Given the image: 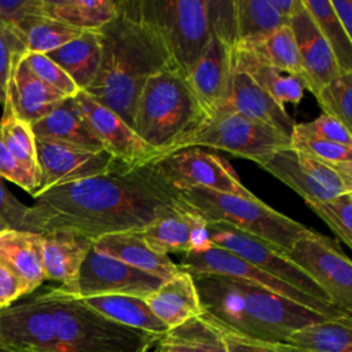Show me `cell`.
<instances>
[{
	"instance_id": "1",
	"label": "cell",
	"mask_w": 352,
	"mask_h": 352,
	"mask_svg": "<svg viewBox=\"0 0 352 352\" xmlns=\"http://www.w3.org/2000/svg\"><path fill=\"white\" fill-rule=\"evenodd\" d=\"M23 231H67L94 242L117 232H136L170 209L183 206L179 191L160 173L154 161H120L106 173L59 184L33 195Z\"/></svg>"
},
{
	"instance_id": "2",
	"label": "cell",
	"mask_w": 352,
	"mask_h": 352,
	"mask_svg": "<svg viewBox=\"0 0 352 352\" xmlns=\"http://www.w3.org/2000/svg\"><path fill=\"white\" fill-rule=\"evenodd\" d=\"M158 338L106 319L62 286L0 308L8 352H148Z\"/></svg>"
},
{
	"instance_id": "3",
	"label": "cell",
	"mask_w": 352,
	"mask_h": 352,
	"mask_svg": "<svg viewBox=\"0 0 352 352\" xmlns=\"http://www.w3.org/2000/svg\"><path fill=\"white\" fill-rule=\"evenodd\" d=\"M100 65L84 92L131 125L136 99L146 81L173 66L155 29L143 18L139 0H120L113 21L98 30Z\"/></svg>"
},
{
	"instance_id": "4",
	"label": "cell",
	"mask_w": 352,
	"mask_h": 352,
	"mask_svg": "<svg viewBox=\"0 0 352 352\" xmlns=\"http://www.w3.org/2000/svg\"><path fill=\"white\" fill-rule=\"evenodd\" d=\"M202 316L227 331L270 341L286 342L297 329L327 319L315 311L241 279L192 275Z\"/></svg>"
},
{
	"instance_id": "5",
	"label": "cell",
	"mask_w": 352,
	"mask_h": 352,
	"mask_svg": "<svg viewBox=\"0 0 352 352\" xmlns=\"http://www.w3.org/2000/svg\"><path fill=\"white\" fill-rule=\"evenodd\" d=\"M139 8L162 40L173 67L186 77L213 32L234 45L232 0H139Z\"/></svg>"
},
{
	"instance_id": "6",
	"label": "cell",
	"mask_w": 352,
	"mask_h": 352,
	"mask_svg": "<svg viewBox=\"0 0 352 352\" xmlns=\"http://www.w3.org/2000/svg\"><path fill=\"white\" fill-rule=\"evenodd\" d=\"M205 120L206 116L186 76L169 66L151 76L143 85L131 126L161 157Z\"/></svg>"
},
{
	"instance_id": "7",
	"label": "cell",
	"mask_w": 352,
	"mask_h": 352,
	"mask_svg": "<svg viewBox=\"0 0 352 352\" xmlns=\"http://www.w3.org/2000/svg\"><path fill=\"white\" fill-rule=\"evenodd\" d=\"M182 204L208 224L223 223L286 253L308 228L279 213L256 195L243 197L206 188L177 190Z\"/></svg>"
},
{
	"instance_id": "8",
	"label": "cell",
	"mask_w": 352,
	"mask_h": 352,
	"mask_svg": "<svg viewBox=\"0 0 352 352\" xmlns=\"http://www.w3.org/2000/svg\"><path fill=\"white\" fill-rule=\"evenodd\" d=\"M289 146L290 138L286 135L268 125L245 118L226 106L175 143L164 155L187 147H206L252 160L258 165L272 153Z\"/></svg>"
},
{
	"instance_id": "9",
	"label": "cell",
	"mask_w": 352,
	"mask_h": 352,
	"mask_svg": "<svg viewBox=\"0 0 352 352\" xmlns=\"http://www.w3.org/2000/svg\"><path fill=\"white\" fill-rule=\"evenodd\" d=\"M285 254L329 296L333 305L352 314V263L334 241L308 228Z\"/></svg>"
},
{
	"instance_id": "10",
	"label": "cell",
	"mask_w": 352,
	"mask_h": 352,
	"mask_svg": "<svg viewBox=\"0 0 352 352\" xmlns=\"http://www.w3.org/2000/svg\"><path fill=\"white\" fill-rule=\"evenodd\" d=\"M179 256H180V264H179L180 268L190 272L191 275L212 274V275H221V276L241 279L248 283L267 289L287 300H292L305 308L315 311L316 314L327 319L351 316L334 305L312 298L311 296L300 292L292 285L260 270L258 267L248 263L246 260L232 254L228 250L212 246L204 252H187Z\"/></svg>"
},
{
	"instance_id": "11",
	"label": "cell",
	"mask_w": 352,
	"mask_h": 352,
	"mask_svg": "<svg viewBox=\"0 0 352 352\" xmlns=\"http://www.w3.org/2000/svg\"><path fill=\"white\" fill-rule=\"evenodd\" d=\"M160 173L176 190L206 188L252 197L236 172L223 157L202 147H187L154 160Z\"/></svg>"
},
{
	"instance_id": "12",
	"label": "cell",
	"mask_w": 352,
	"mask_h": 352,
	"mask_svg": "<svg viewBox=\"0 0 352 352\" xmlns=\"http://www.w3.org/2000/svg\"><path fill=\"white\" fill-rule=\"evenodd\" d=\"M208 231L212 246L228 250L312 298L333 305L329 296L275 246L223 223H209Z\"/></svg>"
},
{
	"instance_id": "13",
	"label": "cell",
	"mask_w": 352,
	"mask_h": 352,
	"mask_svg": "<svg viewBox=\"0 0 352 352\" xmlns=\"http://www.w3.org/2000/svg\"><path fill=\"white\" fill-rule=\"evenodd\" d=\"M162 282L92 246L80 267L73 286L67 292L78 298L111 294L146 298Z\"/></svg>"
},
{
	"instance_id": "14",
	"label": "cell",
	"mask_w": 352,
	"mask_h": 352,
	"mask_svg": "<svg viewBox=\"0 0 352 352\" xmlns=\"http://www.w3.org/2000/svg\"><path fill=\"white\" fill-rule=\"evenodd\" d=\"M36 150L40 169V183L36 194L59 184L106 173L121 161L107 150L89 151L41 139H36Z\"/></svg>"
},
{
	"instance_id": "15",
	"label": "cell",
	"mask_w": 352,
	"mask_h": 352,
	"mask_svg": "<svg viewBox=\"0 0 352 352\" xmlns=\"http://www.w3.org/2000/svg\"><path fill=\"white\" fill-rule=\"evenodd\" d=\"M73 100L103 148L113 157L128 164H146L157 160L160 153L144 143L117 113L78 91Z\"/></svg>"
},
{
	"instance_id": "16",
	"label": "cell",
	"mask_w": 352,
	"mask_h": 352,
	"mask_svg": "<svg viewBox=\"0 0 352 352\" xmlns=\"http://www.w3.org/2000/svg\"><path fill=\"white\" fill-rule=\"evenodd\" d=\"M231 50L232 44L213 32L205 52L186 77L206 118L226 107L228 102L232 72Z\"/></svg>"
},
{
	"instance_id": "17",
	"label": "cell",
	"mask_w": 352,
	"mask_h": 352,
	"mask_svg": "<svg viewBox=\"0 0 352 352\" xmlns=\"http://www.w3.org/2000/svg\"><path fill=\"white\" fill-rule=\"evenodd\" d=\"M289 28L297 45L304 88L316 95L320 88L341 74V70L333 51L301 0H298L296 10L289 18Z\"/></svg>"
},
{
	"instance_id": "18",
	"label": "cell",
	"mask_w": 352,
	"mask_h": 352,
	"mask_svg": "<svg viewBox=\"0 0 352 352\" xmlns=\"http://www.w3.org/2000/svg\"><path fill=\"white\" fill-rule=\"evenodd\" d=\"M236 114L268 125L290 138L296 122L283 106H279L245 72L232 66L230 96L226 104Z\"/></svg>"
},
{
	"instance_id": "19",
	"label": "cell",
	"mask_w": 352,
	"mask_h": 352,
	"mask_svg": "<svg viewBox=\"0 0 352 352\" xmlns=\"http://www.w3.org/2000/svg\"><path fill=\"white\" fill-rule=\"evenodd\" d=\"M144 301L153 315L165 324L168 330L202 315V307L192 275L184 270H180L172 278L164 280Z\"/></svg>"
},
{
	"instance_id": "20",
	"label": "cell",
	"mask_w": 352,
	"mask_h": 352,
	"mask_svg": "<svg viewBox=\"0 0 352 352\" xmlns=\"http://www.w3.org/2000/svg\"><path fill=\"white\" fill-rule=\"evenodd\" d=\"M6 96L11 100L15 113L29 124L41 120L67 99L38 80L25 65L22 55L14 60Z\"/></svg>"
},
{
	"instance_id": "21",
	"label": "cell",
	"mask_w": 352,
	"mask_h": 352,
	"mask_svg": "<svg viewBox=\"0 0 352 352\" xmlns=\"http://www.w3.org/2000/svg\"><path fill=\"white\" fill-rule=\"evenodd\" d=\"M94 248L116 260H120L139 271L166 280L182 268L168 254L154 252L136 232H117L100 236Z\"/></svg>"
},
{
	"instance_id": "22",
	"label": "cell",
	"mask_w": 352,
	"mask_h": 352,
	"mask_svg": "<svg viewBox=\"0 0 352 352\" xmlns=\"http://www.w3.org/2000/svg\"><path fill=\"white\" fill-rule=\"evenodd\" d=\"M43 267L45 280L59 282L69 290L87 257L94 241L67 231L43 234Z\"/></svg>"
},
{
	"instance_id": "23",
	"label": "cell",
	"mask_w": 352,
	"mask_h": 352,
	"mask_svg": "<svg viewBox=\"0 0 352 352\" xmlns=\"http://www.w3.org/2000/svg\"><path fill=\"white\" fill-rule=\"evenodd\" d=\"M0 261L4 263L32 294L43 282V236L30 231L6 228L0 232Z\"/></svg>"
},
{
	"instance_id": "24",
	"label": "cell",
	"mask_w": 352,
	"mask_h": 352,
	"mask_svg": "<svg viewBox=\"0 0 352 352\" xmlns=\"http://www.w3.org/2000/svg\"><path fill=\"white\" fill-rule=\"evenodd\" d=\"M36 139L59 142L89 151L104 150L81 117L73 98L65 99L50 114L30 124Z\"/></svg>"
},
{
	"instance_id": "25",
	"label": "cell",
	"mask_w": 352,
	"mask_h": 352,
	"mask_svg": "<svg viewBox=\"0 0 352 352\" xmlns=\"http://www.w3.org/2000/svg\"><path fill=\"white\" fill-rule=\"evenodd\" d=\"M234 45L249 48L289 25L272 0H232Z\"/></svg>"
},
{
	"instance_id": "26",
	"label": "cell",
	"mask_w": 352,
	"mask_h": 352,
	"mask_svg": "<svg viewBox=\"0 0 352 352\" xmlns=\"http://www.w3.org/2000/svg\"><path fill=\"white\" fill-rule=\"evenodd\" d=\"M231 62L234 67L245 72L279 106L300 103L305 88L298 78L270 66L253 52L238 47L231 50Z\"/></svg>"
},
{
	"instance_id": "27",
	"label": "cell",
	"mask_w": 352,
	"mask_h": 352,
	"mask_svg": "<svg viewBox=\"0 0 352 352\" xmlns=\"http://www.w3.org/2000/svg\"><path fill=\"white\" fill-rule=\"evenodd\" d=\"M100 36L98 30H84L58 50L47 54L73 80L80 91L94 82L100 65Z\"/></svg>"
},
{
	"instance_id": "28",
	"label": "cell",
	"mask_w": 352,
	"mask_h": 352,
	"mask_svg": "<svg viewBox=\"0 0 352 352\" xmlns=\"http://www.w3.org/2000/svg\"><path fill=\"white\" fill-rule=\"evenodd\" d=\"M89 308L106 319L124 327L140 330L153 336H164L168 329L150 311L144 298L124 294L95 296L81 298Z\"/></svg>"
},
{
	"instance_id": "29",
	"label": "cell",
	"mask_w": 352,
	"mask_h": 352,
	"mask_svg": "<svg viewBox=\"0 0 352 352\" xmlns=\"http://www.w3.org/2000/svg\"><path fill=\"white\" fill-rule=\"evenodd\" d=\"M120 0H43L44 15L78 30H99L114 19Z\"/></svg>"
},
{
	"instance_id": "30",
	"label": "cell",
	"mask_w": 352,
	"mask_h": 352,
	"mask_svg": "<svg viewBox=\"0 0 352 352\" xmlns=\"http://www.w3.org/2000/svg\"><path fill=\"white\" fill-rule=\"evenodd\" d=\"M352 319H323L294 330L285 344L297 352H352Z\"/></svg>"
},
{
	"instance_id": "31",
	"label": "cell",
	"mask_w": 352,
	"mask_h": 352,
	"mask_svg": "<svg viewBox=\"0 0 352 352\" xmlns=\"http://www.w3.org/2000/svg\"><path fill=\"white\" fill-rule=\"evenodd\" d=\"M138 234L157 253H187L191 250V210L184 205L170 209Z\"/></svg>"
},
{
	"instance_id": "32",
	"label": "cell",
	"mask_w": 352,
	"mask_h": 352,
	"mask_svg": "<svg viewBox=\"0 0 352 352\" xmlns=\"http://www.w3.org/2000/svg\"><path fill=\"white\" fill-rule=\"evenodd\" d=\"M157 346L158 352H228L220 330L202 315L168 330Z\"/></svg>"
},
{
	"instance_id": "33",
	"label": "cell",
	"mask_w": 352,
	"mask_h": 352,
	"mask_svg": "<svg viewBox=\"0 0 352 352\" xmlns=\"http://www.w3.org/2000/svg\"><path fill=\"white\" fill-rule=\"evenodd\" d=\"M258 165L294 190L307 204L322 202L334 197L301 168L296 150L290 146L272 153Z\"/></svg>"
},
{
	"instance_id": "34",
	"label": "cell",
	"mask_w": 352,
	"mask_h": 352,
	"mask_svg": "<svg viewBox=\"0 0 352 352\" xmlns=\"http://www.w3.org/2000/svg\"><path fill=\"white\" fill-rule=\"evenodd\" d=\"M82 32L45 15L32 16L14 28V33L23 44L25 52L45 55L76 38Z\"/></svg>"
},
{
	"instance_id": "35",
	"label": "cell",
	"mask_w": 352,
	"mask_h": 352,
	"mask_svg": "<svg viewBox=\"0 0 352 352\" xmlns=\"http://www.w3.org/2000/svg\"><path fill=\"white\" fill-rule=\"evenodd\" d=\"M0 140L7 150L38 180L40 169L37 161L36 138L29 122L23 121L14 110L11 100L6 96L0 118Z\"/></svg>"
},
{
	"instance_id": "36",
	"label": "cell",
	"mask_w": 352,
	"mask_h": 352,
	"mask_svg": "<svg viewBox=\"0 0 352 352\" xmlns=\"http://www.w3.org/2000/svg\"><path fill=\"white\" fill-rule=\"evenodd\" d=\"M329 44L341 73L352 72V38L338 22L329 0H301Z\"/></svg>"
},
{
	"instance_id": "37",
	"label": "cell",
	"mask_w": 352,
	"mask_h": 352,
	"mask_svg": "<svg viewBox=\"0 0 352 352\" xmlns=\"http://www.w3.org/2000/svg\"><path fill=\"white\" fill-rule=\"evenodd\" d=\"M242 50H248L253 52L257 58H260L270 66L283 73H287L302 82V70H301L300 56H298L297 45L289 25L279 28L270 37L260 41L258 44L249 48H242Z\"/></svg>"
},
{
	"instance_id": "38",
	"label": "cell",
	"mask_w": 352,
	"mask_h": 352,
	"mask_svg": "<svg viewBox=\"0 0 352 352\" xmlns=\"http://www.w3.org/2000/svg\"><path fill=\"white\" fill-rule=\"evenodd\" d=\"M323 114L352 128V72L338 74L315 95Z\"/></svg>"
},
{
	"instance_id": "39",
	"label": "cell",
	"mask_w": 352,
	"mask_h": 352,
	"mask_svg": "<svg viewBox=\"0 0 352 352\" xmlns=\"http://www.w3.org/2000/svg\"><path fill=\"white\" fill-rule=\"evenodd\" d=\"M307 205L329 226L342 243L352 248V192Z\"/></svg>"
},
{
	"instance_id": "40",
	"label": "cell",
	"mask_w": 352,
	"mask_h": 352,
	"mask_svg": "<svg viewBox=\"0 0 352 352\" xmlns=\"http://www.w3.org/2000/svg\"><path fill=\"white\" fill-rule=\"evenodd\" d=\"M290 147L327 162L352 161V148L345 147L309 132L304 122L296 124L290 135Z\"/></svg>"
},
{
	"instance_id": "41",
	"label": "cell",
	"mask_w": 352,
	"mask_h": 352,
	"mask_svg": "<svg viewBox=\"0 0 352 352\" xmlns=\"http://www.w3.org/2000/svg\"><path fill=\"white\" fill-rule=\"evenodd\" d=\"M22 59L38 80L65 96L73 98L80 91L69 74L45 54L25 52L22 54Z\"/></svg>"
},
{
	"instance_id": "42",
	"label": "cell",
	"mask_w": 352,
	"mask_h": 352,
	"mask_svg": "<svg viewBox=\"0 0 352 352\" xmlns=\"http://www.w3.org/2000/svg\"><path fill=\"white\" fill-rule=\"evenodd\" d=\"M0 177L8 180L22 190L34 195L38 188V180L7 150L0 140Z\"/></svg>"
},
{
	"instance_id": "43",
	"label": "cell",
	"mask_w": 352,
	"mask_h": 352,
	"mask_svg": "<svg viewBox=\"0 0 352 352\" xmlns=\"http://www.w3.org/2000/svg\"><path fill=\"white\" fill-rule=\"evenodd\" d=\"M217 329L221 333V340L228 352H297L294 348L289 346L285 342H270L256 340L227 331L221 327Z\"/></svg>"
},
{
	"instance_id": "44",
	"label": "cell",
	"mask_w": 352,
	"mask_h": 352,
	"mask_svg": "<svg viewBox=\"0 0 352 352\" xmlns=\"http://www.w3.org/2000/svg\"><path fill=\"white\" fill-rule=\"evenodd\" d=\"M304 125L309 132L322 139L352 148V131L327 114H322L311 122H304Z\"/></svg>"
},
{
	"instance_id": "45",
	"label": "cell",
	"mask_w": 352,
	"mask_h": 352,
	"mask_svg": "<svg viewBox=\"0 0 352 352\" xmlns=\"http://www.w3.org/2000/svg\"><path fill=\"white\" fill-rule=\"evenodd\" d=\"M44 15L43 0H0V19L14 32L21 22Z\"/></svg>"
},
{
	"instance_id": "46",
	"label": "cell",
	"mask_w": 352,
	"mask_h": 352,
	"mask_svg": "<svg viewBox=\"0 0 352 352\" xmlns=\"http://www.w3.org/2000/svg\"><path fill=\"white\" fill-rule=\"evenodd\" d=\"M22 54H25V48L16 36L0 33V92H3L4 96L14 60Z\"/></svg>"
},
{
	"instance_id": "47",
	"label": "cell",
	"mask_w": 352,
	"mask_h": 352,
	"mask_svg": "<svg viewBox=\"0 0 352 352\" xmlns=\"http://www.w3.org/2000/svg\"><path fill=\"white\" fill-rule=\"evenodd\" d=\"M28 206L19 202L0 177V219L8 228L23 231V217Z\"/></svg>"
},
{
	"instance_id": "48",
	"label": "cell",
	"mask_w": 352,
	"mask_h": 352,
	"mask_svg": "<svg viewBox=\"0 0 352 352\" xmlns=\"http://www.w3.org/2000/svg\"><path fill=\"white\" fill-rule=\"evenodd\" d=\"M29 294L26 285L4 263L0 261V308H4Z\"/></svg>"
},
{
	"instance_id": "49",
	"label": "cell",
	"mask_w": 352,
	"mask_h": 352,
	"mask_svg": "<svg viewBox=\"0 0 352 352\" xmlns=\"http://www.w3.org/2000/svg\"><path fill=\"white\" fill-rule=\"evenodd\" d=\"M329 1L342 29L352 38V1L351 0H329Z\"/></svg>"
},
{
	"instance_id": "50",
	"label": "cell",
	"mask_w": 352,
	"mask_h": 352,
	"mask_svg": "<svg viewBox=\"0 0 352 352\" xmlns=\"http://www.w3.org/2000/svg\"><path fill=\"white\" fill-rule=\"evenodd\" d=\"M0 33H3V34H8V36H11V34H14L15 36V33L0 19Z\"/></svg>"
},
{
	"instance_id": "51",
	"label": "cell",
	"mask_w": 352,
	"mask_h": 352,
	"mask_svg": "<svg viewBox=\"0 0 352 352\" xmlns=\"http://www.w3.org/2000/svg\"><path fill=\"white\" fill-rule=\"evenodd\" d=\"M6 228H8V227H7V226H6V223L0 219V232H1V231H4Z\"/></svg>"
},
{
	"instance_id": "52",
	"label": "cell",
	"mask_w": 352,
	"mask_h": 352,
	"mask_svg": "<svg viewBox=\"0 0 352 352\" xmlns=\"http://www.w3.org/2000/svg\"><path fill=\"white\" fill-rule=\"evenodd\" d=\"M4 98H6V96H4V94H3V92H0V103H1V104H3V102H4Z\"/></svg>"
},
{
	"instance_id": "53",
	"label": "cell",
	"mask_w": 352,
	"mask_h": 352,
	"mask_svg": "<svg viewBox=\"0 0 352 352\" xmlns=\"http://www.w3.org/2000/svg\"><path fill=\"white\" fill-rule=\"evenodd\" d=\"M0 352H8V351H4V349H1V348H0Z\"/></svg>"
}]
</instances>
